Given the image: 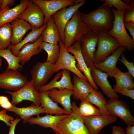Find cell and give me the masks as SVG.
Listing matches in <instances>:
<instances>
[{"label":"cell","instance_id":"e0dca14e","mask_svg":"<svg viewBox=\"0 0 134 134\" xmlns=\"http://www.w3.org/2000/svg\"><path fill=\"white\" fill-rule=\"evenodd\" d=\"M91 74L95 83L101 89L103 93L110 99H118V95L116 93L109 82L108 74L95 68L93 66L91 67Z\"/></svg>","mask_w":134,"mask_h":134},{"label":"cell","instance_id":"9c48e42d","mask_svg":"<svg viewBox=\"0 0 134 134\" xmlns=\"http://www.w3.org/2000/svg\"><path fill=\"white\" fill-rule=\"evenodd\" d=\"M27 77L18 71L7 69L0 73V88L16 91L29 82Z\"/></svg>","mask_w":134,"mask_h":134},{"label":"cell","instance_id":"44dd1931","mask_svg":"<svg viewBox=\"0 0 134 134\" xmlns=\"http://www.w3.org/2000/svg\"><path fill=\"white\" fill-rule=\"evenodd\" d=\"M30 0H20L19 4L14 7L5 8L0 10V27L11 23L18 18L19 15L26 8Z\"/></svg>","mask_w":134,"mask_h":134},{"label":"cell","instance_id":"5b68a950","mask_svg":"<svg viewBox=\"0 0 134 134\" xmlns=\"http://www.w3.org/2000/svg\"><path fill=\"white\" fill-rule=\"evenodd\" d=\"M97 35V48L94 54L93 64L103 61L120 46L117 40L110 35L108 32H101Z\"/></svg>","mask_w":134,"mask_h":134},{"label":"cell","instance_id":"f35d334b","mask_svg":"<svg viewBox=\"0 0 134 134\" xmlns=\"http://www.w3.org/2000/svg\"><path fill=\"white\" fill-rule=\"evenodd\" d=\"M0 106L7 111L12 107L13 105L7 96H0Z\"/></svg>","mask_w":134,"mask_h":134},{"label":"cell","instance_id":"ee69618b","mask_svg":"<svg viewBox=\"0 0 134 134\" xmlns=\"http://www.w3.org/2000/svg\"><path fill=\"white\" fill-rule=\"evenodd\" d=\"M20 118H17L14 120L10 122L11 125L8 134H15V130L16 127L18 123L21 120Z\"/></svg>","mask_w":134,"mask_h":134},{"label":"cell","instance_id":"cb8c5ba5","mask_svg":"<svg viewBox=\"0 0 134 134\" xmlns=\"http://www.w3.org/2000/svg\"><path fill=\"white\" fill-rule=\"evenodd\" d=\"M43 41V37L41 35L35 42L28 43L22 47L17 56L19 58L22 65L29 61L33 56L39 54L41 51L42 50L39 46Z\"/></svg>","mask_w":134,"mask_h":134},{"label":"cell","instance_id":"b9f144b4","mask_svg":"<svg viewBox=\"0 0 134 134\" xmlns=\"http://www.w3.org/2000/svg\"><path fill=\"white\" fill-rule=\"evenodd\" d=\"M124 26L129 31L133 39L134 40V23L132 22H124Z\"/></svg>","mask_w":134,"mask_h":134},{"label":"cell","instance_id":"ac0fdd59","mask_svg":"<svg viewBox=\"0 0 134 134\" xmlns=\"http://www.w3.org/2000/svg\"><path fill=\"white\" fill-rule=\"evenodd\" d=\"M126 49V47L120 46L103 61L93 65L96 68L108 74L109 76L113 77L116 71L118 60Z\"/></svg>","mask_w":134,"mask_h":134},{"label":"cell","instance_id":"4316f807","mask_svg":"<svg viewBox=\"0 0 134 134\" xmlns=\"http://www.w3.org/2000/svg\"><path fill=\"white\" fill-rule=\"evenodd\" d=\"M7 111L13 112L19 115L24 123H27L28 119L33 116L46 113L45 109L41 106H37L33 103L26 107H18L13 105L12 107Z\"/></svg>","mask_w":134,"mask_h":134},{"label":"cell","instance_id":"d6a6232c","mask_svg":"<svg viewBox=\"0 0 134 134\" xmlns=\"http://www.w3.org/2000/svg\"><path fill=\"white\" fill-rule=\"evenodd\" d=\"M39 47L46 52L47 57L46 61L54 64L57 60L60 54L59 45L43 41L40 44Z\"/></svg>","mask_w":134,"mask_h":134},{"label":"cell","instance_id":"74e56055","mask_svg":"<svg viewBox=\"0 0 134 134\" xmlns=\"http://www.w3.org/2000/svg\"><path fill=\"white\" fill-rule=\"evenodd\" d=\"M121 58L118 60L123 64L127 67L128 71L134 77V65L133 62H129L126 59L123 53L121 55Z\"/></svg>","mask_w":134,"mask_h":134},{"label":"cell","instance_id":"2e32d148","mask_svg":"<svg viewBox=\"0 0 134 134\" xmlns=\"http://www.w3.org/2000/svg\"><path fill=\"white\" fill-rule=\"evenodd\" d=\"M73 88L70 72L63 69L58 73L49 83L39 87L38 91L39 92H43L56 88L59 90L68 89L72 90Z\"/></svg>","mask_w":134,"mask_h":134},{"label":"cell","instance_id":"f6af8a7d","mask_svg":"<svg viewBox=\"0 0 134 134\" xmlns=\"http://www.w3.org/2000/svg\"><path fill=\"white\" fill-rule=\"evenodd\" d=\"M126 132L122 127L116 126H112V134H125Z\"/></svg>","mask_w":134,"mask_h":134},{"label":"cell","instance_id":"f546056e","mask_svg":"<svg viewBox=\"0 0 134 134\" xmlns=\"http://www.w3.org/2000/svg\"><path fill=\"white\" fill-rule=\"evenodd\" d=\"M43 41L55 44L61 41L58 29L52 16L47 23V26L42 33Z\"/></svg>","mask_w":134,"mask_h":134},{"label":"cell","instance_id":"4fadbf2b","mask_svg":"<svg viewBox=\"0 0 134 134\" xmlns=\"http://www.w3.org/2000/svg\"><path fill=\"white\" fill-rule=\"evenodd\" d=\"M85 0L79 3L63 8L57 11L52 16L59 31L61 40L64 43V31L65 27L75 13L84 5Z\"/></svg>","mask_w":134,"mask_h":134},{"label":"cell","instance_id":"7bdbcfd3","mask_svg":"<svg viewBox=\"0 0 134 134\" xmlns=\"http://www.w3.org/2000/svg\"><path fill=\"white\" fill-rule=\"evenodd\" d=\"M15 0H2V2L0 6V10L7 7H10L14 5Z\"/></svg>","mask_w":134,"mask_h":134},{"label":"cell","instance_id":"8fae6325","mask_svg":"<svg viewBox=\"0 0 134 134\" xmlns=\"http://www.w3.org/2000/svg\"><path fill=\"white\" fill-rule=\"evenodd\" d=\"M54 64L46 61L38 62L34 66L31 71L33 83L35 88L38 90L40 87L46 84L54 73Z\"/></svg>","mask_w":134,"mask_h":134},{"label":"cell","instance_id":"ba28073f","mask_svg":"<svg viewBox=\"0 0 134 134\" xmlns=\"http://www.w3.org/2000/svg\"><path fill=\"white\" fill-rule=\"evenodd\" d=\"M82 0H31L37 5L44 16V24L55 13L64 7L77 4Z\"/></svg>","mask_w":134,"mask_h":134},{"label":"cell","instance_id":"6da1fadb","mask_svg":"<svg viewBox=\"0 0 134 134\" xmlns=\"http://www.w3.org/2000/svg\"><path fill=\"white\" fill-rule=\"evenodd\" d=\"M82 21L92 31L98 34L109 32L113 25L114 15L110 5L103 4L98 9L88 14L81 12Z\"/></svg>","mask_w":134,"mask_h":134},{"label":"cell","instance_id":"7a4b0ae2","mask_svg":"<svg viewBox=\"0 0 134 134\" xmlns=\"http://www.w3.org/2000/svg\"><path fill=\"white\" fill-rule=\"evenodd\" d=\"M72 112L62 119L52 129L54 134H90L74 101L71 103Z\"/></svg>","mask_w":134,"mask_h":134},{"label":"cell","instance_id":"484cf974","mask_svg":"<svg viewBox=\"0 0 134 134\" xmlns=\"http://www.w3.org/2000/svg\"><path fill=\"white\" fill-rule=\"evenodd\" d=\"M68 115H53L47 114L42 117L38 115L36 117H32L30 118L28 120L27 123L31 125L37 124L43 127L50 128L52 129Z\"/></svg>","mask_w":134,"mask_h":134},{"label":"cell","instance_id":"836d02e7","mask_svg":"<svg viewBox=\"0 0 134 134\" xmlns=\"http://www.w3.org/2000/svg\"><path fill=\"white\" fill-rule=\"evenodd\" d=\"M78 111L80 115L83 117L105 115L86 99L81 101L79 106L78 107Z\"/></svg>","mask_w":134,"mask_h":134},{"label":"cell","instance_id":"f1b7e54d","mask_svg":"<svg viewBox=\"0 0 134 134\" xmlns=\"http://www.w3.org/2000/svg\"><path fill=\"white\" fill-rule=\"evenodd\" d=\"M46 26L47 24H44L42 27L39 29L32 27L31 31L21 42L15 45H11L7 48L10 49L14 55L17 56L18 52L24 45L29 43H34L40 37Z\"/></svg>","mask_w":134,"mask_h":134},{"label":"cell","instance_id":"ffe728a7","mask_svg":"<svg viewBox=\"0 0 134 134\" xmlns=\"http://www.w3.org/2000/svg\"><path fill=\"white\" fill-rule=\"evenodd\" d=\"M48 96L54 102L59 103L70 114L72 112L70 98L72 95V90L68 89L58 90L54 89L48 91Z\"/></svg>","mask_w":134,"mask_h":134},{"label":"cell","instance_id":"e575fe53","mask_svg":"<svg viewBox=\"0 0 134 134\" xmlns=\"http://www.w3.org/2000/svg\"><path fill=\"white\" fill-rule=\"evenodd\" d=\"M12 34L10 23H6L0 27V50L6 49L11 45Z\"/></svg>","mask_w":134,"mask_h":134},{"label":"cell","instance_id":"bcb514c9","mask_svg":"<svg viewBox=\"0 0 134 134\" xmlns=\"http://www.w3.org/2000/svg\"><path fill=\"white\" fill-rule=\"evenodd\" d=\"M125 132L127 134H134V125L128 127L126 128Z\"/></svg>","mask_w":134,"mask_h":134},{"label":"cell","instance_id":"c3c4849f","mask_svg":"<svg viewBox=\"0 0 134 134\" xmlns=\"http://www.w3.org/2000/svg\"><path fill=\"white\" fill-rule=\"evenodd\" d=\"M2 2V0H0V6Z\"/></svg>","mask_w":134,"mask_h":134},{"label":"cell","instance_id":"52a82bcc","mask_svg":"<svg viewBox=\"0 0 134 134\" xmlns=\"http://www.w3.org/2000/svg\"><path fill=\"white\" fill-rule=\"evenodd\" d=\"M5 92L11 96L12 105H15L23 100H28L36 106L41 105L39 92L34 86L32 79L18 90L13 92L7 91Z\"/></svg>","mask_w":134,"mask_h":134},{"label":"cell","instance_id":"83f0119b","mask_svg":"<svg viewBox=\"0 0 134 134\" xmlns=\"http://www.w3.org/2000/svg\"><path fill=\"white\" fill-rule=\"evenodd\" d=\"M40 105L46 111V113L56 115H69L64 109L59 106L57 103L53 101L48 96V91L39 92Z\"/></svg>","mask_w":134,"mask_h":134},{"label":"cell","instance_id":"d4e9b609","mask_svg":"<svg viewBox=\"0 0 134 134\" xmlns=\"http://www.w3.org/2000/svg\"><path fill=\"white\" fill-rule=\"evenodd\" d=\"M113 77L116 80L113 88L116 93L125 89H134L133 77L128 71L122 72L117 67Z\"/></svg>","mask_w":134,"mask_h":134},{"label":"cell","instance_id":"603a6c76","mask_svg":"<svg viewBox=\"0 0 134 134\" xmlns=\"http://www.w3.org/2000/svg\"><path fill=\"white\" fill-rule=\"evenodd\" d=\"M10 24L12 31L11 44L12 45H16L21 42L24 35L32 28L28 22L18 18L11 22Z\"/></svg>","mask_w":134,"mask_h":134},{"label":"cell","instance_id":"30bf717a","mask_svg":"<svg viewBox=\"0 0 134 134\" xmlns=\"http://www.w3.org/2000/svg\"><path fill=\"white\" fill-rule=\"evenodd\" d=\"M79 41L82 55L87 66L91 67L93 65L98 43L97 34L91 30L83 35Z\"/></svg>","mask_w":134,"mask_h":134},{"label":"cell","instance_id":"7dc6e473","mask_svg":"<svg viewBox=\"0 0 134 134\" xmlns=\"http://www.w3.org/2000/svg\"><path fill=\"white\" fill-rule=\"evenodd\" d=\"M2 58L1 57H0V70L2 65Z\"/></svg>","mask_w":134,"mask_h":134},{"label":"cell","instance_id":"8992f818","mask_svg":"<svg viewBox=\"0 0 134 134\" xmlns=\"http://www.w3.org/2000/svg\"><path fill=\"white\" fill-rule=\"evenodd\" d=\"M58 43L60 54L57 60L54 64V73L61 69L66 70L71 72L80 78L88 80L87 78L77 68L76 59L74 56L68 51L64 43L61 40Z\"/></svg>","mask_w":134,"mask_h":134},{"label":"cell","instance_id":"277c9868","mask_svg":"<svg viewBox=\"0 0 134 134\" xmlns=\"http://www.w3.org/2000/svg\"><path fill=\"white\" fill-rule=\"evenodd\" d=\"M112 11L114 19L113 27L108 33L117 40L120 46L125 47L128 51H131L134 49V40L129 36L124 26L123 15L125 11H118L114 8L112 9Z\"/></svg>","mask_w":134,"mask_h":134},{"label":"cell","instance_id":"7c38bea8","mask_svg":"<svg viewBox=\"0 0 134 134\" xmlns=\"http://www.w3.org/2000/svg\"><path fill=\"white\" fill-rule=\"evenodd\" d=\"M106 107L111 115L122 119L128 127L134 125V117L124 101L118 99H110L107 101Z\"/></svg>","mask_w":134,"mask_h":134},{"label":"cell","instance_id":"8d00e7d4","mask_svg":"<svg viewBox=\"0 0 134 134\" xmlns=\"http://www.w3.org/2000/svg\"><path fill=\"white\" fill-rule=\"evenodd\" d=\"M129 6L123 15L124 22H132L134 23V1L131 0Z\"/></svg>","mask_w":134,"mask_h":134},{"label":"cell","instance_id":"9a60e30c","mask_svg":"<svg viewBox=\"0 0 134 134\" xmlns=\"http://www.w3.org/2000/svg\"><path fill=\"white\" fill-rule=\"evenodd\" d=\"M90 134H99L105 126L116 122L117 118L111 115H95L82 117Z\"/></svg>","mask_w":134,"mask_h":134},{"label":"cell","instance_id":"5bb4252c","mask_svg":"<svg viewBox=\"0 0 134 134\" xmlns=\"http://www.w3.org/2000/svg\"><path fill=\"white\" fill-rule=\"evenodd\" d=\"M18 18L24 20L32 27L37 29L44 25V16L43 11L37 5L30 0L26 8Z\"/></svg>","mask_w":134,"mask_h":134},{"label":"cell","instance_id":"1f68e13d","mask_svg":"<svg viewBox=\"0 0 134 134\" xmlns=\"http://www.w3.org/2000/svg\"><path fill=\"white\" fill-rule=\"evenodd\" d=\"M0 57L3 58L7 62V69L18 71L22 68L19 58L14 55L9 48L0 50Z\"/></svg>","mask_w":134,"mask_h":134},{"label":"cell","instance_id":"4dcf8cb0","mask_svg":"<svg viewBox=\"0 0 134 134\" xmlns=\"http://www.w3.org/2000/svg\"><path fill=\"white\" fill-rule=\"evenodd\" d=\"M86 99L96 106L105 115H111L106 107V99L100 92L94 89L89 94Z\"/></svg>","mask_w":134,"mask_h":134},{"label":"cell","instance_id":"ab89813d","mask_svg":"<svg viewBox=\"0 0 134 134\" xmlns=\"http://www.w3.org/2000/svg\"><path fill=\"white\" fill-rule=\"evenodd\" d=\"M7 111L5 109L0 111V120L4 122L8 126L11 125L10 122L15 119L12 116H9L6 113Z\"/></svg>","mask_w":134,"mask_h":134},{"label":"cell","instance_id":"7402d4cb","mask_svg":"<svg viewBox=\"0 0 134 134\" xmlns=\"http://www.w3.org/2000/svg\"><path fill=\"white\" fill-rule=\"evenodd\" d=\"M72 83V95L76 100L81 101L86 99L89 94L94 89L88 80L75 75L73 77Z\"/></svg>","mask_w":134,"mask_h":134},{"label":"cell","instance_id":"3957f363","mask_svg":"<svg viewBox=\"0 0 134 134\" xmlns=\"http://www.w3.org/2000/svg\"><path fill=\"white\" fill-rule=\"evenodd\" d=\"M81 13L79 10L76 11L65 27L64 43L67 49L78 41L83 35L91 30L81 20Z\"/></svg>","mask_w":134,"mask_h":134},{"label":"cell","instance_id":"d6986e66","mask_svg":"<svg viewBox=\"0 0 134 134\" xmlns=\"http://www.w3.org/2000/svg\"><path fill=\"white\" fill-rule=\"evenodd\" d=\"M67 50L75 57L77 61L76 66L77 68L83 73L84 75L94 88L98 90V87L94 83L91 75V67L87 66L81 53L79 39Z\"/></svg>","mask_w":134,"mask_h":134},{"label":"cell","instance_id":"60d3db41","mask_svg":"<svg viewBox=\"0 0 134 134\" xmlns=\"http://www.w3.org/2000/svg\"><path fill=\"white\" fill-rule=\"evenodd\" d=\"M118 93L130 97L134 99V89H125L119 91Z\"/></svg>","mask_w":134,"mask_h":134},{"label":"cell","instance_id":"d590c367","mask_svg":"<svg viewBox=\"0 0 134 134\" xmlns=\"http://www.w3.org/2000/svg\"><path fill=\"white\" fill-rule=\"evenodd\" d=\"M105 4L111 5L115 7L117 10L122 11H125L129 6V5L120 0H100Z\"/></svg>","mask_w":134,"mask_h":134}]
</instances>
